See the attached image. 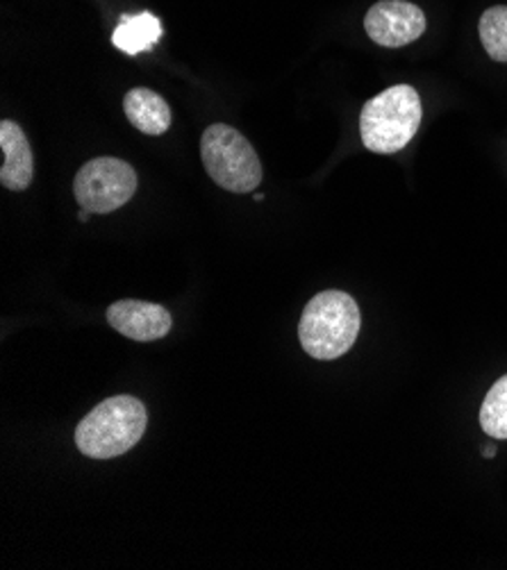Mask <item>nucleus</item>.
I'll return each mask as SVG.
<instances>
[{
    "label": "nucleus",
    "instance_id": "obj_4",
    "mask_svg": "<svg viewBox=\"0 0 507 570\" xmlns=\"http://www.w3.org/2000/svg\"><path fill=\"white\" fill-rule=\"evenodd\" d=\"M207 176L225 191L251 194L262 183V161L251 141L231 126H209L201 139Z\"/></svg>",
    "mask_w": 507,
    "mask_h": 570
},
{
    "label": "nucleus",
    "instance_id": "obj_12",
    "mask_svg": "<svg viewBox=\"0 0 507 570\" xmlns=\"http://www.w3.org/2000/svg\"><path fill=\"white\" fill-rule=\"evenodd\" d=\"M480 41L496 62H507V8H489L480 19Z\"/></svg>",
    "mask_w": 507,
    "mask_h": 570
},
{
    "label": "nucleus",
    "instance_id": "obj_9",
    "mask_svg": "<svg viewBox=\"0 0 507 570\" xmlns=\"http://www.w3.org/2000/svg\"><path fill=\"white\" fill-rule=\"evenodd\" d=\"M124 109L128 121L144 135H164L172 126V109L159 94L150 89H130L124 98Z\"/></svg>",
    "mask_w": 507,
    "mask_h": 570
},
{
    "label": "nucleus",
    "instance_id": "obj_2",
    "mask_svg": "<svg viewBox=\"0 0 507 570\" xmlns=\"http://www.w3.org/2000/svg\"><path fill=\"white\" fill-rule=\"evenodd\" d=\"M360 325L362 314L353 296L344 292L316 294L299 323L301 346L314 360H337L353 348Z\"/></svg>",
    "mask_w": 507,
    "mask_h": 570
},
{
    "label": "nucleus",
    "instance_id": "obj_10",
    "mask_svg": "<svg viewBox=\"0 0 507 570\" xmlns=\"http://www.w3.org/2000/svg\"><path fill=\"white\" fill-rule=\"evenodd\" d=\"M162 37V23L150 12H139L135 17H124L111 35V43L126 55H139L150 50Z\"/></svg>",
    "mask_w": 507,
    "mask_h": 570
},
{
    "label": "nucleus",
    "instance_id": "obj_6",
    "mask_svg": "<svg viewBox=\"0 0 507 570\" xmlns=\"http://www.w3.org/2000/svg\"><path fill=\"white\" fill-rule=\"evenodd\" d=\"M364 30L378 46L401 48L426 32V14L408 0H380L367 12Z\"/></svg>",
    "mask_w": 507,
    "mask_h": 570
},
{
    "label": "nucleus",
    "instance_id": "obj_13",
    "mask_svg": "<svg viewBox=\"0 0 507 570\" xmlns=\"http://www.w3.org/2000/svg\"><path fill=\"white\" fill-rule=\"evenodd\" d=\"M482 454H485V458H487V460H491V458H494V454H496V445H489V448H485V450H482Z\"/></svg>",
    "mask_w": 507,
    "mask_h": 570
},
{
    "label": "nucleus",
    "instance_id": "obj_7",
    "mask_svg": "<svg viewBox=\"0 0 507 570\" xmlns=\"http://www.w3.org/2000/svg\"><path fill=\"white\" fill-rule=\"evenodd\" d=\"M107 323L133 341H157L172 332V314L162 305L144 301H119L107 309Z\"/></svg>",
    "mask_w": 507,
    "mask_h": 570
},
{
    "label": "nucleus",
    "instance_id": "obj_5",
    "mask_svg": "<svg viewBox=\"0 0 507 570\" xmlns=\"http://www.w3.org/2000/svg\"><path fill=\"white\" fill-rule=\"evenodd\" d=\"M137 191L135 168L117 157L87 161L74 180V194L89 214H109L124 207Z\"/></svg>",
    "mask_w": 507,
    "mask_h": 570
},
{
    "label": "nucleus",
    "instance_id": "obj_1",
    "mask_svg": "<svg viewBox=\"0 0 507 570\" xmlns=\"http://www.w3.org/2000/svg\"><path fill=\"white\" fill-rule=\"evenodd\" d=\"M148 425L142 401L133 395H115L96 405L76 430V445L91 460L121 458L133 450Z\"/></svg>",
    "mask_w": 507,
    "mask_h": 570
},
{
    "label": "nucleus",
    "instance_id": "obj_11",
    "mask_svg": "<svg viewBox=\"0 0 507 570\" xmlns=\"http://www.w3.org/2000/svg\"><path fill=\"white\" fill-rule=\"evenodd\" d=\"M480 428L491 439H507V375L485 395L480 407Z\"/></svg>",
    "mask_w": 507,
    "mask_h": 570
},
{
    "label": "nucleus",
    "instance_id": "obj_3",
    "mask_svg": "<svg viewBox=\"0 0 507 570\" xmlns=\"http://www.w3.org/2000/svg\"><path fill=\"white\" fill-rule=\"evenodd\" d=\"M421 98L415 87L397 85L373 96L360 117L364 148L380 155L403 150L421 126Z\"/></svg>",
    "mask_w": 507,
    "mask_h": 570
},
{
    "label": "nucleus",
    "instance_id": "obj_14",
    "mask_svg": "<svg viewBox=\"0 0 507 570\" xmlns=\"http://www.w3.org/2000/svg\"><path fill=\"white\" fill-rule=\"evenodd\" d=\"M78 218L82 220V223H87L89 220V212L87 209H80V214H78Z\"/></svg>",
    "mask_w": 507,
    "mask_h": 570
},
{
    "label": "nucleus",
    "instance_id": "obj_8",
    "mask_svg": "<svg viewBox=\"0 0 507 570\" xmlns=\"http://www.w3.org/2000/svg\"><path fill=\"white\" fill-rule=\"evenodd\" d=\"M0 148L6 155L0 183L10 191H26L35 178V157L26 132L14 121L0 124Z\"/></svg>",
    "mask_w": 507,
    "mask_h": 570
}]
</instances>
